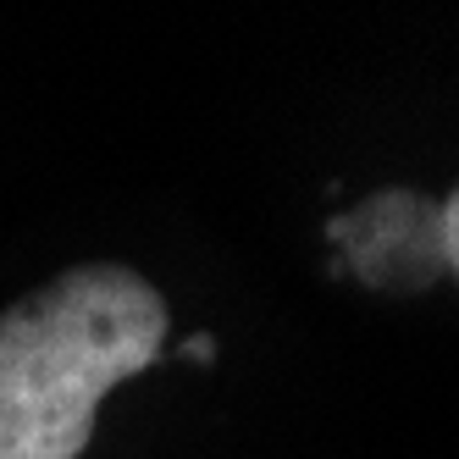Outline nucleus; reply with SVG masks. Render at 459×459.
<instances>
[{
  "instance_id": "nucleus-1",
  "label": "nucleus",
  "mask_w": 459,
  "mask_h": 459,
  "mask_svg": "<svg viewBox=\"0 0 459 459\" xmlns=\"http://www.w3.org/2000/svg\"><path fill=\"white\" fill-rule=\"evenodd\" d=\"M167 343V299L117 260L73 266L0 316V459H78L100 399Z\"/></svg>"
},
{
  "instance_id": "nucleus-2",
  "label": "nucleus",
  "mask_w": 459,
  "mask_h": 459,
  "mask_svg": "<svg viewBox=\"0 0 459 459\" xmlns=\"http://www.w3.org/2000/svg\"><path fill=\"white\" fill-rule=\"evenodd\" d=\"M326 238L338 244L343 266L359 282L387 293H415L448 272L437 200H426L415 188H382L371 200H359L349 216L326 221Z\"/></svg>"
},
{
  "instance_id": "nucleus-3",
  "label": "nucleus",
  "mask_w": 459,
  "mask_h": 459,
  "mask_svg": "<svg viewBox=\"0 0 459 459\" xmlns=\"http://www.w3.org/2000/svg\"><path fill=\"white\" fill-rule=\"evenodd\" d=\"M437 221H443V260L459 277V188L448 194V205H437Z\"/></svg>"
},
{
  "instance_id": "nucleus-4",
  "label": "nucleus",
  "mask_w": 459,
  "mask_h": 459,
  "mask_svg": "<svg viewBox=\"0 0 459 459\" xmlns=\"http://www.w3.org/2000/svg\"><path fill=\"white\" fill-rule=\"evenodd\" d=\"M188 359H211V338H205V333L188 338Z\"/></svg>"
}]
</instances>
